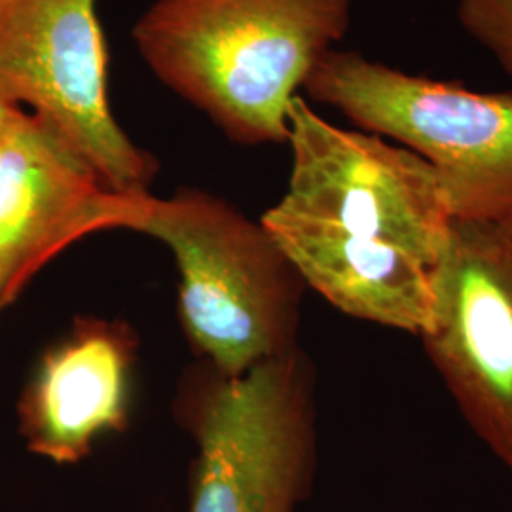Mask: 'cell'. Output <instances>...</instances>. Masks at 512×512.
I'll return each instance as SVG.
<instances>
[{"label": "cell", "instance_id": "1", "mask_svg": "<svg viewBox=\"0 0 512 512\" xmlns=\"http://www.w3.org/2000/svg\"><path fill=\"white\" fill-rule=\"evenodd\" d=\"M285 196L262 226L306 287L355 319L420 336L435 304L452 205L437 169L338 128L296 95Z\"/></svg>", "mask_w": 512, "mask_h": 512}, {"label": "cell", "instance_id": "2", "mask_svg": "<svg viewBox=\"0 0 512 512\" xmlns=\"http://www.w3.org/2000/svg\"><path fill=\"white\" fill-rule=\"evenodd\" d=\"M355 0H156L131 38L152 74L230 139L287 143L289 105L348 35Z\"/></svg>", "mask_w": 512, "mask_h": 512}, {"label": "cell", "instance_id": "3", "mask_svg": "<svg viewBox=\"0 0 512 512\" xmlns=\"http://www.w3.org/2000/svg\"><path fill=\"white\" fill-rule=\"evenodd\" d=\"M133 232L165 243L181 274V315L222 376L296 348L306 287L262 222L209 192L147 194Z\"/></svg>", "mask_w": 512, "mask_h": 512}, {"label": "cell", "instance_id": "4", "mask_svg": "<svg viewBox=\"0 0 512 512\" xmlns=\"http://www.w3.org/2000/svg\"><path fill=\"white\" fill-rule=\"evenodd\" d=\"M304 90L433 165L454 217H512V92H473L342 50L319 59Z\"/></svg>", "mask_w": 512, "mask_h": 512}, {"label": "cell", "instance_id": "5", "mask_svg": "<svg viewBox=\"0 0 512 512\" xmlns=\"http://www.w3.org/2000/svg\"><path fill=\"white\" fill-rule=\"evenodd\" d=\"M311 385L298 348L203 385L190 414L200 448L190 512L296 511L315 463Z\"/></svg>", "mask_w": 512, "mask_h": 512}, {"label": "cell", "instance_id": "6", "mask_svg": "<svg viewBox=\"0 0 512 512\" xmlns=\"http://www.w3.org/2000/svg\"><path fill=\"white\" fill-rule=\"evenodd\" d=\"M97 0H0V97L35 114L120 194L158 169L110 110Z\"/></svg>", "mask_w": 512, "mask_h": 512}, {"label": "cell", "instance_id": "7", "mask_svg": "<svg viewBox=\"0 0 512 512\" xmlns=\"http://www.w3.org/2000/svg\"><path fill=\"white\" fill-rule=\"evenodd\" d=\"M420 340L461 416L512 475V217H452Z\"/></svg>", "mask_w": 512, "mask_h": 512}, {"label": "cell", "instance_id": "8", "mask_svg": "<svg viewBox=\"0 0 512 512\" xmlns=\"http://www.w3.org/2000/svg\"><path fill=\"white\" fill-rule=\"evenodd\" d=\"M145 196L110 188L35 114L14 107L0 133V311L76 241L133 232Z\"/></svg>", "mask_w": 512, "mask_h": 512}, {"label": "cell", "instance_id": "9", "mask_svg": "<svg viewBox=\"0 0 512 512\" xmlns=\"http://www.w3.org/2000/svg\"><path fill=\"white\" fill-rule=\"evenodd\" d=\"M133 344L128 330L84 321L50 349L27 385L21 403V435L33 454L76 463L95 439L128 423Z\"/></svg>", "mask_w": 512, "mask_h": 512}, {"label": "cell", "instance_id": "10", "mask_svg": "<svg viewBox=\"0 0 512 512\" xmlns=\"http://www.w3.org/2000/svg\"><path fill=\"white\" fill-rule=\"evenodd\" d=\"M458 19L512 76V0H458Z\"/></svg>", "mask_w": 512, "mask_h": 512}, {"label": "cell", "instance_id": "11", "mask_svg": "<svg viewBox=\"0 0 512 512\" xmlns=\"http://www.w3.org/2000/svg\"><path fill=\"white\" fill-rule=\"evenodd\" d=\"M14 109V105H8L2 97H0V133H2V129L6 126V122H8V116H10V112Z\"/></svg>", "mask_w": 512, "mask_h": 512}]
</instances>
